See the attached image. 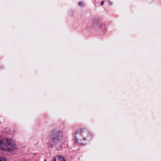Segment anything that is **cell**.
Returning a JSON list of instances; mask_svg holds the SVG:
<instances>
[{
  "instance_id": "cell-1",
  "label": "cell",
  "mask_w": 161,
  "mask_h": 161,
  "mask_svg": "<svg viewBox=\"0 0 161 161\" xmlns=\"http://www.w3.org/2000/svg\"><path fill=\"white\" fill-rule=\"evenodd\" d=\"M91 133L86 128L79 129L75 134V138L77 142L82 145L87 144L91 140Z\"/></svg>"
},
{
  "instance_id": "cell-2",
  "label": "cell",
  "mask_w": 161,
  "mask_h": 161,
  "mask_svg": "<svg viewBox=\"0 0 161 161\" xmlns=\"http://www.w3.org/2000/svg\"><path fill=\"white\" fill-rule=\"evenodd\" d=\"M16 144L14 141L10 138H3L1 140L0 148L4 151L10 152L15 149Z\"/></svg>"
},
{
  "instance_id": "cell-3",
  "label": "cell",
  "mask_w": 161,
  "mask_h": 161,
  "mask_svg": "<svg viewBox=\"0 0 161 161\" xmlns=\"http://www.w3.org/2000/svg\"><path fill=\"white\" fill-rule=\"evenodd\" d=\"M63 137V134L60 131L54 130L51 134V137L54 142L60 141Z\"/></svg>"
},
{
  "instance_id": "cell-4",
  "label": "cell",
  "mask_w": 161,
  "mask_h": 161,
  "mask_svg": "<svg viewBox=\"0 0 161 161\" xmlns=\"http://www.w3.org/2000/svg\"><path fill=\"white\" fill-rule=\"evenodd\" d=\"M53 160H55V161H64V160H65V159L61 155H57V156H55Z\"/></svg>"
}]
</instances>
